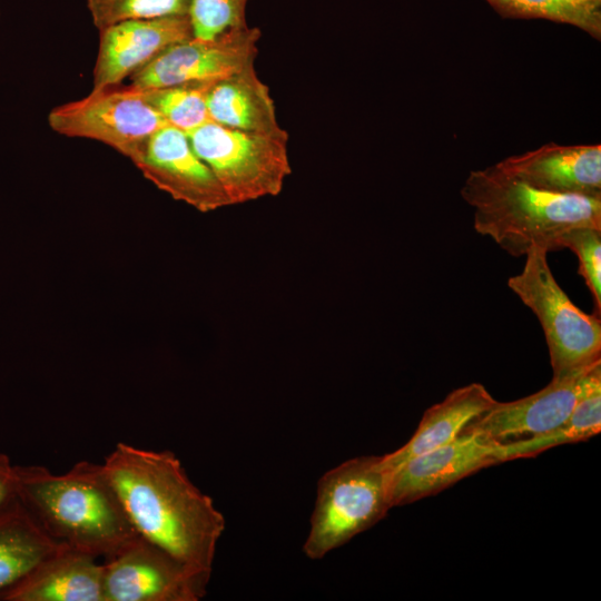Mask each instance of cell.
I'll return each mask as SVG.
<instances>
[{
  "mask_svg": "<svg viewBox=\"0 0 601 601\" xmlns=\"http://www.w3.org/2000/svg\"><path fill=\"white\" fill-rule=\"evenodd\" d=\"M101 465L141 538L211 573L225 518L174 452L118 442Z\"/></svg>",
  "mask_w": 601,
  "mask_h": 601,
  "instance_id": "obj_1",
  "label": "cell"
},
{
  "mask_svg": "<svg viewBox=\"0 0 601 601\" xmlns=\"http://www.w3.org/2000/svg\"><path fill=\"white\" fill-rule=\"evenodd\" d=\"M17 499L55 541L107 559L139 534L101 464L75 463L55 474L43 465H16Z\"/></svg>",
  "mask_w": 601,
  "mask_h": 601,
  "instance_id": "obj_2",
  "label": "cell"
},
{
  "mask_svg": "<svg viewBox=\"0 0 601 601\" xmlns=\"http://www.w3.org/2000/svg\"><path fill=\"white\" fill-rule=\"evenodd\" d=\"M461 196L474 209L473 226L513 257L532 247L559 249V238L575 227L601 228V197L535 188L496 165L472 170Z\"/></svg>",
  "mask_w": 601,
  "mask_h": 601,
  "instance_id": "obj_3",
  "label": "cell"
},
{
  "mask_svg": "<svg viewBox=\"0 0 601 601\" xmlns=\"http://www.w3.org/2000/svg\"><path fill=\"white\" fill-rule=\"evenodd\" d=\"M390 485L382 455L353 457L325 472L317 482L304 554L321 560L380 522L392 509Z\"/></svg>",
  "mask_w": 601,
  "mask_h": 601,
  "instance_id": "obj_4",
  "label": "cell"
},
{
  "mask_svg": "<svg viewBox=\"0 0 601 601\" xmlns=\"http://www.w3.org/2000/svg\"><path fill=\"white\" fill-rule=\"evenodd\" d=\"M546 255L541 247L529 249L522 270L508 279V286L538 317L552 378H562L601 361V321L572 303L555 280Z\"/></svg>",
  "mask_w": 601,
  "mask_h": 601,
  "instance_id": "obj_5",
  "label": "cell"
},
{
  "mask_svg": "<svg viewBox=\"0 0 601 601\" xmlns=\"http://www.w3.org/2000/svg\"><path fill=\"white\" fill-rule=\"evenodd\" d=\"M187 136L195 152L221 185L230 205L279 195L292 174L286 130L262 134L208 121Z\"/></svg>",
  "mask_w": 601,
  "mask_h": 601,
  "instance_id": "obj_6",
  "label": "cell"
},
{
  "mask_svg": "<svg viewBox=\"0 0 601 601\" xmlns=\"http://www.w3.org/2000/svg\"><path fill=\"white\" fill-rule=\"evenodd\" d=\"M50 128L67 137L104 142L137 164L167 121L130 87H105L53 108Z\"/></svg>",
  "mask_w": 601,
  "mask_h": 601,
  "instance_id": "obj_7",
  "label": "cell"
},
{
  "mask_svg": "<svg viewBox=\"0 0 601 601\" xmlns=\"http://www.w3.org/2000/svg\"><path fill=\"white\" fill-rule=\"evenodd\" d=\"M101 563L102 601H199L211 575L140 535Z\"/></svg>",
  "mask_w": 601,
  "mask_h": 601,
  "instance_id": "obj_8",
  "label": "cell"
},
{
  "mask_svg": "<svg viewBox=\"0 0 601 601\" xmlns=\"http://www.w3.org/2000/svg\"><path fill=\"white\" fill-rule=\"evenodd\" d=\"M262 32L249 24L213 38L191 37L162 51L130 77L136 89L213 82L255 65Z\"/></svg>",
  "mask_w": 601,
  "mask_h": 601,
  "instance_id": "obj_9",
  "label": "cell"
},
{
  "mask_svg": "<svg viewBox=\"0 0 601 601\" xmlns=\"http://www.w3.org/2000/svg\"><path fill=\"white\" fill-rule=\"evenodd\" d=\"M497 463H502L499 445L466 427L453 441L407 460L391 474L392 508L436 494Z\"/></svg>",
  "mask_w": 601,
  "mask_h": 601,
  "instance_id": "obj_10",
  "label": "cell"
},
{
  "mask_svg": "<svg viewBox=\"0 0 601 601\" xmlns=\"http://www.w3.org/2000/svg\"><path fill=\"white\" fill-rule=\"evenodd\" d=\"M595 364L569 376L552 378L545 387L529 396L511 402L496 401L466 427L499 445L549 433L570 416Z\"/></svg>",
  "mask_w": 601,
  "mask_h": 601,
  "instance_id": "obj_11",
  "label": "cell"
},
{
  "mask_svg": "<svg viewBox=\"0 0 601 601\" xmlns=\"http://www.w3.org/2000/svg\"><path fill=\"white\" fill-rule=\"evenodd\" d=\"M136 165L159 188L200 211L230 206L225 190L195 152L187 134L174 126L166 125L152 135Z\"/></svg>",
  "mask_w": 601,
  "mask_h": 601,
  "instance_id": "obj_12",
  "label": "cell"
},
{
  "mask_svg": "<svg viewBox=\"0 0 601 601\" xmlns=\"http://www.w3.org/2000/svg\"><path fill=\"white\" fill-rule=\"evenodd\" d=\"M191 37L188 14L126 20L99 30L93 89L118 86L167 48Z\"/></svg>",
  "mask_w": 601,
  "mask_h": 601,
  "instance_id": "obj_13",
  "label": "cell"
},
{
  "mask_svg": "<svg viewBox=\"0 0 601 601\" xmlns=\"http://www.w3.org/2000/svg\"><path fill=\"white\" fill-rule=\"evenodd\" d=\"M509 175L545 191L601 197V145L549 142L495 164Z\"/></svg>",
  "mask_w": 601,
  "mask_h": 601,
  "instance_id": "obj_14",
  "label": "cell"
},
{
  "mask_svg": "<svg viewBox=\"0 0 601 601\" xmlns=\"http://www.w3.org/2000/svg\"><path fill=\"white\" fill-rule=\"evenodd\" d=\"M67 545L0 594V601H102V563Z\"/></svg>",
  "mask_w": 601,
  "mask_h": 601,
  "instance_id": "obj_15",
  "label": "cell"
},
{
  "mask_svg": "<svg viewBox=\"0 0 601 601\" xmlns=\"http://www.w3.org/2000/svg\"><path fill=\"white\" fill-rule=\"evenodd\" d=\"M495 402L480 383L453 390L424 412L416 431L404 445L382 455L383 466L392 474L407 460L453 441Z\"/></svg>",
  "mask_w": 601,
  "mask_h": 601,
  "instance_id": "obj_16",
  "label": "cell"
},
{
  "mask_svg": "<svg viewBox=\"0 0 601 601\" xmlns=\"http://www.w3.org/2000/svg\"><path fill=\"white\" fill-rule=\"evenodd\" d=\"M210 120L245 131L278 134L274 99L268 86L258 77L255 65L216 80L207 92Z\"/></svg>",
  "mask_w": 601,
  "mask_h": 601,
  "instance_id": "obj_17",
  "label": "cell"
},
{
  "mask_svg": "<svg viewBox=\"0 0 601 601\" xmlns=\"http://www.w3.org/2000/svg\"><path fill=\"white\" fill-rule=\"evenodd\" d=\"M65 546L50 538L18 499L0 510V594Z\"/></svg>",
  "mask_w": 601,
  "mask_h": 601,
  "instance_id": "obj_18",
  "label": "cell"
},
{
  "mask_svg": "<svg viewBox=\"0 0 601 601\" xmlns=\"http://www.w3.org/2000/svg\"><path fill=\"white\" fill-rule=\"evenodd\" d=\"M601 431V362L589 372L570 416L540 436L499 445L502 462L532 457L551 447L587 441Z\"/></svg>",
  "mask_w": 601,
  "mask_h": 601,
  "instance_id": "obj_19",
  "label": "cell"
},
{
  "mask_svg": "<svg viewBox=\"0 0 601 601\" xmlns=\"http://www.w3.org/2000/svg\"><path fill=\"white\" fill-rule=\"evenodd\" d=\"M501 17L544 19L601 39V0H485Z\"/></svg>",
  "mask_w": 601,
  "mask_h": 601,
  "instance_id": "obj_20",
  "label": "cell"
},
{
  "mask_svg": "<svg viewBox=\"0 0 601 601\" xmlns=\"http://www.w3.org/2000/svg\"><path fill=\"white\" fill-rule=\"evenodd\" d=\"M213 82L135 89L168 125L188 134L211 121L207 108V92Z\"/></svg>",
  "mask_w": 601,
  "mask_h": 601,
  "instance_id": "obj_21",
  "label": "cell"
},
{
  "mask_svg": "<svg viewBox=\"0 0 601 601\" xmlns=\"http://www.w3.org/2000/svg\"><path fill=\"white\" fill-rule=\"evenodd\" d=\"M98 30L135 19L188 14L190 0H86Z\"/></svg>",
  "mask_w": 601,
  "mask_h": 601,
  "instance_id": "obj_22",
  "label": "cell"
},
{
  "mask_svg": "<svg viewBox=\"0 0 601 601\" xmlns=\"http://www.w3.org/2000/svg\"><path fill=\"white\" fill-rule=\"evenodd\" d=\"M560 248L571 249L579 259L578 273L593 297L598 314L601 311V228L575 227L561 235Z\"/></svg>",
  "mask_w": 601,
  "mask_h": 601,
  "instance_id": "obj_23",
  "label": "cell"
},
{
  "mask_svg": "<svg viewBox=\"0 0 601 601\" xmlns=\"http://www.w3.org/2000/svg\"><path fill=\"white\" fill-rule=\"evenodd\" d=\"M249 0H190L189 19L197 38H213L247 26Z\"/></svg>",
  "mask_w": 601,
  "mask_h": 601,
  "instance_id": "obj_24",
  "label": "cell"
},
{
  "mask_svg": "<svg viewBox=\"0 0 601 601\" xmlns=\"http://www.w3.org/2000/svg\"><path fill=\"white\" fill-rule=\"evenodd\" d=\"M17 500L16 464L0 453V510Z\"/></svg>",
  "mask_w": 601,
  "mask_h": 601,
  "instance_id": "obj_25",
  "label": "cell"
}]
</instances>
